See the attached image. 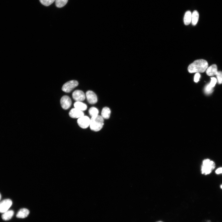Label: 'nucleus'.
<instances>
[{"label": "nucleus", "mask_w": 222, "mask_h": 222, "mask_svg": "<svg viewBox=\"0 0 222 222\" xmlns=\"http://www.w3.org/2000/svg\"><path fill=\"white\" fill-rule=\"evenodd\" d=\"M207 61L203 59L195 61L188 66V70L190 73H204L208 68Z\"/></svg>", "instance_id": "nucleus-1"}, {"label": "nucleus", "mask_w": 222, "mask_h": 222, "mask_svg": "<svg viewBox=\"0 0 222 222\" xmlns=\"http://www.w3.org/2000/svg\"><path fill=\"white\" fill-rule=\"evenodd\" d=\"M104 125V119L101 116H97L92 117L91 119L90 128L91 130L98 131L100 130Z\"/></svg>", "instance_id": "nucleus-2"}, {"label": "nucleus", "mask_w": 222, "mask_h": 222, "mask_svg": "<svg viewBox=\"0 0 222 222\" xmlns=\"http://www.w3.org/2000/svg\"><path fill=\"white\" fill-rule=\"evenodd\" d=\"M215 167V164L214 161L208 159L205 160L202 166V173L205 175L209 174Z\"/></svg>", "instance_id": "nucleus-3"}, {"label": "nucleus", "mask_w": 222, "mask_h": 222, "mask_svg": "<svg viewBox=\"0 0 222 222\" xmlns=\"http://www.w3.org/2000/svg\"><path fill=\"white\" fill-rule=\"evenodd\" d=\"M79 85V83L76 80H72L65 83L62 87V90L66 93L70 92Z\"/></svg>", "instance_id": "nucleus-4"}, {"label": "nucleus", "mask_w": 222, "mask_h": 222, "mask_svg": "<svg viewBox=\"0 0 222 222\" xmlns=\"http://www.w3.org/2000/svg\"><path fill=\"white\" fill-rule=\"evenodd\" d=\"M13 202L10 199H6L0 202V213H3L8 210L12 205Z\"/></svg>", "instance_id": "nucleus-5"}, {"label": "nucleus", "mask_w": 222, "mask_h": 222, "mask_svg": "<svg viewBox=\"0 0 222 222\" xmlns=\"http://www.w3.org/2000/svg\"><path fill=\"white\" fill-rule=\"evenodd\" d=\"M91 119L87 116H83L77 120V123L83 129H86L90 126Z\"/></svg>", "instance_id": "nucleus-6"}, {"label": "nucleus", "mask_w": 222, "mask_h": 222, "mask_svg": "<svg viewBox=\"0 0 222 222\" xmlns=\"http://www.w3.org/2000/svg\"><path fill=\"white\" fill-rule=\"evenodd\" d=\"M60 102L62 107L64 110L69 108L72 104L71 99L68 96H63L61 99Z\"/></svg>", "instance_id": "nucleus-7"}, {"label": "nucleus", "mask_w": 222, "mask_h": 222, "mask_svg": "<svg viewBox=\"0 0 222 222\" xmlns=\"http://www.w3.org/2000/svg\"><path fill=\"white\" fill-rule=\"evenodd\" d=\"M86 96L89 103L94 104L97 103L98 101L97 97L94 92L91 91H87L86 93Z\"/></svg>", "instance_id": "nucleus-8"}, {"label": "nucleus", "mask_w": 222, "mask_h": 222, "mask_svg": "<svg viewBox=\"0 0 222 222\" xmlns=\"http://www.w3.org/2000/svg\"><path fill=\"white\" fill-rule=\"evenodd\" d=\"M86 96L84 93L82 91L79 90L75 91L72 94L73 99L76 102H82L84 101L86 98Z\"/></svg>", "instance_id": "nucleus-9"}, {"label": "nucleus", "mask_w": 222, "mask_h": 222, "mask_svg": "<svg viewBox=\"0 0 222 222\" xmlns=\"http://www.w3.org/2000/svg\"><path fill=\"white\" fill-rule=\"evenodd\" d=\"M70 116L73 118H79L84 116L83 111L75 108L72 109L69 113Z\"/></svg>", "instance_id": "nucleus-10"}, {"label": "nucleus", "mask_w": 222, "mask_h": 222, "mask_svg": "<svg viewBox=\"0 0 222 222\" xmlns=\"http://www.w3.org/2000/svg\"><path fill=\"white\" fill-rule=\"evenodd\" d=\"M218 72V68L215 64H213L208 68L206 70V73L208 75L212 76L216 75Z\"/></svg>", "instance_id": "nucleus-11"}, {"label": "nucleus", "mask_w": 222, "mask_h": 222, "mask_svg": "<svg viewBox=\"0 0 222 222\" xmlns=\"http://www.w3.org/2000/svg\"><path fill=\"white\" fill-rule=\"evenodd\" d=\"M29 214V211L26 208L20 209L17 213L16 217L19 218H24L28 216Z\"/></svg>", "instance_id": "nucleus-12"}, {"label": "nucleus", "mask_w": 222, "mask_h": 222, "mask_svg": "<svg viewBox=\"0 0 222 222\" xmlns=\"http://www.w3.org/2000/svg\"><path fill=\"white\" fill-rule=\"evenodd\" d=\"M192 13L190 11L188 10L185 13L184 21V24L186 26L190 24L192 22Z\"/></svg>", "instance_id": "nucleus-13"}, {"label": "nucleus", "mask_w": 222, "mask_h": 222, "mask_svg": "<svg viewBox=\"0 0 222 222\" xmlns=\"http://www.w3.org/2000/svg\"><path fill=\"white\" fill-rule=\"evenodd\" d=\"M3 214L2 216V219L4 220L7 221L12 218L14 214V212L13 210H8Z\"/></svg>", "instance_id": "nucleus-14"}, {"label": "nucleus", "mask_w": 222, "mask_h": 222, "mask_svg": "<svg viewBox=\"0 0 222 222\" xmlns=\"http://www.w3.org/2000/svg\"><path fill=\"white\" fill-rule=\"evenodd\" d=\"M74 108L83 111L87 109V106L82 102H76L74 104Z\"/></svg>", "instance_id": "nucleus-15"}, {"label": "nucleus", "mask_w": 222, "mask_h": 222, "mask_svg": "<svg viewBox=\"0 0 222 222\" xmlns=\"http://www.w3.org/2000/svg\"><path fill=\"white\" fill-rule=\"evenodd\" d=\"M111 110L110 109L107 107L103 108L101 113V116L105 119H109L110 116Z\"/></svg>", "instance_id": "nucleus-16"}, {"label": "nucleus", "mask_w": 222, "mask_h": 222, "mask_svg": "<svg viewBox=\"0 0 222 222\" xmlns=\"http://www.w3.org/2000/svg\"><path fill=\"white\" fill-rule=\"evenodd\" d=\"M199 18V14L196 10L194 11L192 14V23L193 26H195L197 23Z\"/></svg>", "instance_id": "nucleus-17"}, {"label": "nucleus", "mask_w": 222, "mask_h": 222, "mask_svg": "<svg viewBox=\"0 0 222 222\" xmlns=\"http://www.w3.org/2000/svg\"><path fill=\"white\" fill-rule=\"evenodd\" d=\"M68 0H55V4L56 7L61 8L64 6L67 3Z\"/></svg>", "instance_id": "nucleus-18"}, {"label": "nucleus", "mask_w": 222, "mask_h": 222, "mask_svg": "<svg viewBox=\"0 0 222 222\" xmlns=\"http://www.w3.org/2000/svg\"><path fill=\"white\" fill-rule=\"evenodd\" d=\"M89 113L92 117L98 115L99 111L95 107H92L88 110Z\"/></svg>", "instance_id": "nucleus-19"}, {"label": "nucleus", "mask_w": 222, "mask_h": 222, "mask_svg": "<svg viewBox=\"0 0 222 222\" xmlns=\"http://www.w3.org/2000/svg\"><path fill=\"white\" fill-rule=\"evenodd\" d=\"M41 3L46 6H48L52 4L55 0H39Z\"/></svg>", "instance_id": "nucleus-20"}, {"label": "nucleus", "mask_w": 222, "mask_h": 222, "mask_svg": "<svg viewBox=\"0 0 222 222\" xmlns=\"http://www.w3.org/2000/svg\"><path fill=\"white\" fill-rule=\"evenodd\" d=\"M219 84H222V71H218L216 75Z\"/></svg>", "instance_id": "nucleus-21"}, {"label": "nucleus", "mask_w": 222, "mask_h": 222, "mask_svg": "<svg viewBox=\"0 0 222 222\" xmlns=\"http://www.w3.org/2000/svg\"><path fill=\"white\" fill-rule=\"evenodd\" d=\"M211 79H211V81L209 85L211 87L213 88L217 82V80L215 77H212Z\"/></svg>", "instance_id": "nucleus-22"}, {"label": "nucleus", "mask_w": 222, "mask_h": 222, "mask_svg": "<svg viewBox=\"0 0 222 222\" xmlns=\"http://www.w3.org/2000/svg\"><path fill=\"white\" fill-rule=\"evenodd\" d=\"M201 75L199 73H196L194 77V81L196 82H197L199 80Z\"/></svg>", "instance_id": "nucleus-23"}, {"label": "nucleus", "mask_w": 222, "mask_h": 222, "mask_svg": "<svg viewBox=\"0 0 222 222\" xmlns=\"http://www.w3.org/2000/svg\"><path fill=\"white\" fill-rule=\"evenodd\" d=\"M215 172L217 174L222 173V168H220L216 170Z\"/></svg>", "instance_id": "nucleus-24"}, {"label": "nucleus", "mask_w": 222, "mask_h": 222, "mask_svg": "<svg viewBox=\"0 0 222 222\" xmlns=\"http://www.w3.org/2000/svg\"><path fill=\"white\" fill-rule=\"evenodd\" d=\"M2 199V195L1 194H0V201H1Z\"/></svg>", "instance_id": "nucleus-25"}, {"label": "nucleus", "mask_w": 222, "mask_h": 222, "mask_svg": "<svg viewBox=\"0 0 222 222\" xmlns=\"http://www.w3.org/2000/svg\"><path fill=\"white\" fill-rule=\"evenodd\" d=\"M220 188H221L222 189V185H221L220 186Z\"/></svg>", "instance_id": "nucleus-26"}, {"label": "nucleus", "mask_w": 222, "mask_h": 222, "mask_svg": "<svg viewBox=\"0 0 222 222\" xmlns=\"http://www.w3.org/2000/svg\"><path fill=\"white\" fill-rule=\"evenodd\" d=\"M162 222L161 221H158V222Z\"/></svg>", "instance_id": "nucleus-27"}]
</instances>
